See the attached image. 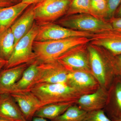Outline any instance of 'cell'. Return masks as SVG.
Here are the masks:
<instances>
[{
    "instance_id": "1",
    "label": "cell",
    "mask_w": 121,
    "mask_h": 121,
    "mask_svg": "<svg viewBox=\"0 0 121 121\" xmlns=\"http://www.w3.org/2000/svg\"><path fill=\"white\" fill-rule=\"evenodd\" d=\"M91 38L73 37L57 40L34 41L33 50L40 62L56 60L66 52L91 41Z\"/></svg>"
},
{
    "instance_id": "2",
    "label": "cell",
    "mask_w": 121,
    "mask_h": 121,
    "mask_svg": "<svg viewBox=\"0 0 121 121\" xmlns=\"http://www.w3.org/2000/svg\"><path fill=\"white\" fill-rule=\"evenodd\" d=\"M30 91L39 99L42 106L53 103H73L81 95L67 83H37Z\"/></svg>"
},
{
    "instance_id": "3",
    "label": "cell",
    "mask_w": 121,
    "mask_h": 121,
    "mask_svg": "<svg viewBox=\"0 0 121 121\" xmlns=\"http://www.w3.org/2000/svg\"><path fill=\"white\" fill-rule=\"evenodd\" d=\"M58 23L59 25L67 28L94 34L113 29L109 22L87 13L68 15L59 21Z\"/></svg>"
},
{
    "instance_id": "4",
    "label": "cell",
    "mask_w": 121,
    "mask_h": 121,
    "mask_svg": "<svg viewBox=\"0 0 121 121\" xmlns=\"http://www.w3.org/2000/svg\"><path fill=\"white\" fill-rule=\"evenodd\" d=\"M39 25L35 23L28 32L16 44L4 69L24 64L31 63L36 60V56L33 50V44L39 31Z\"/></svg>"
},
{
    "instance_id": "5",
    "label": "cell",
    "mask_w": 121,
    "mask_h": 121,
    "mask_svg": "<svg viewBox=\"0 0 121 121\" xmlns=\"http://www.w3.org/2000/svg\"><path fill=\"white\" fill-rule=\"evenodd\" d=\"M71 0H42L34 5L35 21L39 25L51 23L67 13Z\"/></svg>"
},
{
    "instance_id": "6",
    "label": "cell",
    "mask_w": 121,
    "mask_h": 121,
    "mask_svg": "<svg viewBox=\"0 0 121 121\" xmlns=\"http://www.w3.org/2000/svg\"><path fill=\"white\" fill-rule=\"evenodd\" d=\"M39 26V31L35 41H51L73 37L91 38L94 34L91 33L72 30L52 23L43 24Z\"/></svg>"
},
{
    "instance_id": "7",
    "label": "cell",
    "mask_w": 121,
    "mask_h": 121,
    "mask_svg": "<svg viewBox=\"0 0 121 121\" xmlns=\"http://www.w3.org/2000/svg\"><path fill=\"white\" fill-rule=\"evenodd\" d=\"M69 71L57 60L45 62H39L34 85L39 83H67Z\"/></svg>"
},
{
    "instance_id": "8",
    "label": "cell",
    "mask_w": 121,
    "mask_h": 121,
    "mask_svg": "<svg viewBox=\"0 0 121 121\" xmlns=\"http://www.w3.org/2000/svg\"><path fill=\"white\" fill-rule=\"evenodd\" d=\"M27 121H31L36 112L42 107L39 99L31 91H15L10 94Z\"/></svg>"
},
{
    "instance_id": "9",
    "label": "cell",
    "mask_w": 121,
    "mask_h": 121,
    "mask_svg": "<svg viewBox=\"0 0 121 121\" xmlns=\"http://www.w3.org/2000/svg\"><path fill=\"white\" fill-rule=\"evenodd\" d=\"M91 41L93 45L104 48L113 55H121V33L114 29L94 34Z\"/></svg>"
},
{
    "instance_id": "10",
    "label": "cell",
    "mask_w": 121,
    "mask_h": 121,
    "mask_svg": "<svg viewBox=\"0 0 121 121\" xmlns=\"http://www.w3.org/2000/svg\"><path fill=\"white\" fill-rule=\"evenodd\" d=\"M74 49L66 52L57 60L69 71H82L89 73L91 69L86 56L81 51L75 52Z\"/></svg>"
},
{
    "instance_id": "11",
    "label": "cell",
    "mask_w": 121,
    "mask_h": 121,
    "mask_svg": "<svg viewBox=\"0 0 121 121\" xmlns=\"http://www.w3.org/2000/svg\"><path fill=\"white\" fill-rule=\"evenodd\" d=\"M0 119L12 121H27L12 95L0 94Z\"/></svg>"
},
{
    "instance_id": "12",
    "label": "cell",
    "mask_w": 121,
    "mask_h": 121,
    "mask_svg": "<svg viewBox=\"0 0 121 121\" xmlns=\"http://www.w3.org/2000/svg\"><path fill=\"white\" fill-rule=\"evenodd\" d=\"M67 83L81 94L92 90L97 85L89 72L80 70L70 71Z\"/></svg>"
},
{
    "instance_id": "13",
    "label": "cell",
    "mask_w": 121,
    "mask_h": 121,
    "mask_svg": "<svg viewBox=\"0 0 121 121\" xmlns=\"http://www.w3.org/2000/svg\"><path fill=\"white\" fill-rule=\"evenodd\" d=\"M30 64H24L1 71L0 72V94H10L15 84Z\"/></svg>"
},
{
    "instance_id": "14",
    "label": "cell",
    "mask_w": 121,
    "mask_h": 121,
    "mask_svg": "<svg viewBox=\"0 0 121 121\" xmlns=\"http://www.w3.org/2000/svg\"><path fill=\"white\" fill-rule=\"evenodd\" d=\"M34 5L27 9L11 26V28L15 38V45L26 35L35 23Z\"/></svg>"
},
{
    "instance_id": "15",
    "label": "cell",
    "mask_w": 121,
    "mask_h": 121,
    "mask_svg": "<svg viewBox=\"0 0 121 121\" xmlns=\"http://www.w3.org/2000/svg\"><path fill=\"white\" fill-rule=\"evenodd\" d=\"M106 100V95L102 88L94 93L82 95L78 99V106L86 112L102 109Z\"/></svg>"
},
{
    "instance_id": "16",
    "label": "cell",
    "mask_w": 121,
    "mask_h": 121,
    "mask_svg": "<svg viewBox=\"0 0 121 121\" xmlns=\"http://www.w3.org/2000/svg\"><path fill=\"white\" fill-rule=\"evenodd\" d=\"M29 5L21 2L9 7H0V32L10 28Z\"/></svg>"
},
{
    "instance_id": "17",
    "label": "cell",
    "mask_w": 121,
    "mask_h": 121,
    "mask_svg": "<svg viewBox=\"0 0 121 121\" xmlns=\"http://www.w3.org/2000/svg\"><path fill=\"white\" fill-rule=\"evenodd\" d=\"M39 63V60H36L30 64L25 70L19 80L15 84L10 94L15 91H30L34 85L38 73Z\"/></svg>"
},
{
    "instance_id": "18",
    "label": "cell",
    "mask_w": 121,
    "mask_h": 121,
    "mask_svg": "<svg viewBox=\"0 0 121 121\" xmlns=\"http://www.w3.org/2000/svg\"><path fill=\"white\" fill-rule=\"evenodd\" d=\"M89 60L91 70L98 82L102 85L105 84L106 69L101 56L92 46L88 48Z\"/></svg>"
},
{
    "instance_id": "19",
    "label": "cell",
    "mask_w": 121,
    "mask_h": 121,
    "mask_svg": "<svg viewBox=\"0 0 121 121\" xmlns=\"http://www.w3.org/2000/svg\"><path fill=\"white\" fill-rule=\"evenodd\" d=\"M73 103L65 102L47 104L41 107L34 117H39L52 121L63 114Z\"/></svg>"
},
{
    "instance_id": "20",
    "label": "cell",
    "mask_w": 121,
    "mask_h": 121,
    "mask_svg": "<svg viewBox=\"0 0 121 121\" xmlns=\"http://www.w3.org/2000/svg\"><path fill=\"white\" fill-rule=\"evenodd\" d=\"M15 38L11 27L0 32V57L8 61L13 52Z\"/></svg>"
},
{
    "instance_id": "21",
    "label": "cell",
    "mask_w": 121,
    "mask_h": 121,
    "mask_svg": "<svg viewBox=\"0 0 121 121\" xmlns=\"http://www.w3.org/2000/svg\"><path fill=\"white\" fill-rule=\"evenodd\" d=\"M87 112L77 105H72L53 121H83Z\"/></svg>"
},
{
    "instance_id": "22",
    "label": "cell",
    "mask_w": 121,
    "mask_h": 121,
    "mask_svg": "<svg viewBox=\"0 0 121 121\" xmlns=\"http://www.w3.org/2000/svg\"><path fill=\"white\" fill-rule=\"evenodd\" d=\"M79 13L92 15L91 0H71L66 14L68 16Z\"/></svg>"
},
{
    "instance_id": "23",
    "label": "cell",
    "mask_w": 121,
    "mask_h": 121,
    "mask_svg": "<svg viewBox=\"0 0 121 121\" xmlns=\"http://www.w3.org/2000/svg\"><path fill=\"white\" fill-rule=\"evenodd\" d=\"M91 14L99 18L105 17L107 11V0H91Z\"/></svg>"
},
{
    "instance_id": "24",
    "label": "cell",
    "mask_w": 121,
    "mask_h": 121,
    "mask_svg": "<svg viewBox=\"0 0 121 121\" xmlns=\"http://www.w3.org/2000/svg\"><path fill=\"white\" fill-rule=\"evenodd\" d=\"M83 121H112L102 109L87 112Z\"/></svg>"
},
{
    "instance_id": "25",
    "label": "cell",
    "mask_w": 121,
    "mask_h": 121,
    "mask_svg": "<svg viewBox=\"0 0 121 121\" xmlns=\"http://www.w3.org/2000/svg\"><path fill=\"white\" fill-rule=\"evenodd\" d=\"M107 11L106 18L109 20L114 17L115 12L121 4V0H107Z\"/></svg>"
},
{
    "instance_id": "26",
    "label": "cell",
    "mask_w": 121,
    "mask_h": 121,
    "mask_svg": "<svg viewBox=\"0 0 121 121\" xmlns=\"http://www.w3.org/2000/svg\"><path fill=\"white\" fill-rule=\"evenodd\" d=\"M115 97L117 108L113 115L114 119H119L121 118V83H118L116 86Z\"/></svg>"
},
{
    "instance_id": "27",
    "label": "cell",
    "mask_w": 121,
    "mask_h": 121,
    "mask_svg": "<svg viewBox=\"0 0 121 121\" xmlns=\"http://www.w3.org/2000/svg\"><path fill=\"white\" fill-rule=\"evenodd\" d=\"M109 22L113 29L121 33V17H113L110 19Z\"/></svg>"
},
{
    "instance_id": "28",
    "label": "cell",
    "mask_w": 121,
    "mask_h": 121,
    "mask_svg": "<svg viewBox=\"0 0 121 121\" xmlns=\"http://www.w3.org/2000/svg\"><path fill=\"white\" fill-rule=\"evenodd\" d=\"M12 0H0V7H8L12 5Z\"/></svg>"
},
{
    "instance_id": "29",
    "label": "cell",
    "mask_w": 121,
    "mask_h": 121,
    "mask_svg": "<svg viewBox=\"0 0 121 121\" xmlns=\"http://www.w3.org/2000/svg\"><path fill=\"white\" fill-rule=\"evenodd\" d=\"M42 0H22L21 2L25 4L30 5L37 4Z\"/></svg>"
},
{
    "instance_id": "30",
    "label": "cell",
    "mask_w": 121,
    "mask_h": 121,
    "mask_svg": "<svg viewBox=\"0 0 121 121\" xmlns=\"http://www.w3.org/2000/svg\"><path fill=\"white\" fill-rule=\"evenodd\" d=\"M7 60L3 59L0 57V72L3 68L4 67L7 63Z\"/></svg>"
},
{
    "instance_id": "31",
    "label": "cell",
    "mask_w": 121,
    "mask_h": 121,
    "mask_svg": "<svg viewBox=\"0 0 121 121\" xmlns=\"http://www.w3.org/2000/svg\"><path fill=\"white\" fill-rule=\"evenodd\" d=\"M116 64L118 68L121 71V55H118L116 59Z\"/></svg>"
},
{
    "instance_id": "32",
    "label": "cell",
    "mask_w": 121,
    "mask_h": 121,
    "mask_svg": "<svg viewBox=\"0 0 121 121\" xmlns=\"http://www.w3.org/2000/svg\"><path fill=\"white\" fill-rule=\"evenodd\" d=\"M114 17H121V4L115 13Z\"/></svg>"
},
{
    "instance_id": "33",
    "label": "cell",
    "mask_w": 121,
    "mask_h": 121,
    "mask_svg": "<svg viewBox=\"0 0 121 121\" xmlns=\"http://www.w3.org/2000/svg\"><path fill=\"white\" fill-rule=\"evenodd\" d=\"M31 121H48L47 119L39 117H34Z\"/></svg>"
},
{
    "instance_id": "34",
    "label": "cell",
    "mask_w": 121,
    "mask_h": 121,
    "mask_svg": "<svg viewBox=\"0 0 121 121\" xmlns=\"http://www.w3.org/2000/svg\"><path fill=\"white\" fill-rule=\"evenodd\" d=\"M112 121H121V118L114 119L113 120H112Z\"/></svg>"
},
{
    "instance_id": "35",
    "label": "cell",
    "mask_w": 121,
    "mask_h": 121,
    "mask_svg": "<svg viewBox=\"0 0 121 121\" xmlns=\"http://www.w3.org/2000/svg\"><path fill=\"white\" fill-rule=\"evenodd\" d=\"M0 121H7V120H4V119H0Z\"/></svg>"
},
{
    "instance_id": "36",
    "label": "cell",
    "mask_w": 121,
    "mask_h": 121,
    "mask_svg": "<svg viewBox=\"0 0 121 121\" xmlns=\"http://www.w3.org/2000/svg\"><path fill=\"white\" fill-rule=\"evenodd\" d=\"M12 0L13 2V1H16L18 0Z\"/></svg>"
}]
</instances>
